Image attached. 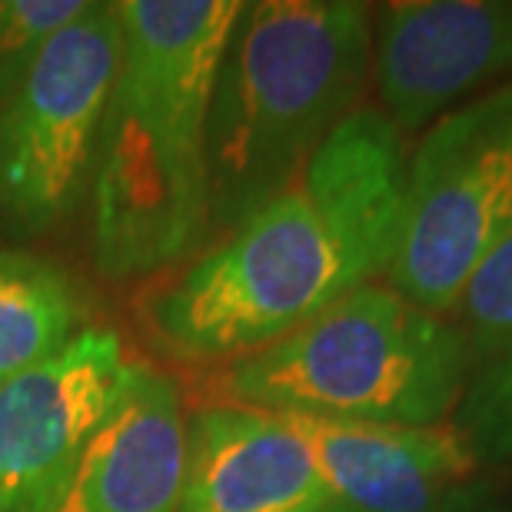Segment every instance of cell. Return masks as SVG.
<instances>
[{"mask_svg": "<svg viewBox=\"0 0 512 512\" xmlns=\"http://www.w3.org/2000/svg\"><path fill=\"white\" fill-rule=\"evenodd\" d=\"M87 10V0H0V104L27 77L50 37Z\"/></svg>", "mask_w": 512, "mask_h": 512, "instance_id": "cell-15", "label": "cell"}, {"mask_svg": "<svg viewBox=\"0 0 512 512\" xmlns=\"http://www.w3.org/2000/svg\"><path fill=\"white\" fill-rule=\"evenodd\" d=\"M330 489L306 439L283 416L240 403L187 416L177 512H323Z\"/></svg>", "mask_w": 512, "mask_h": 512, "instance_id": "cell-9", "label": "cell"}, {"mask_svg": "<svg viewBox=\"0 0 512 512\" xmlns=\"http://www.w3.org/2000/svg\"><path fill=\"white\" fill-rule=\"evenodd\" d=\"M240 0H124L120 67L90 177L97 270L183 263L210 237L207 124Z\"/></svg>", "mask_w": 512, "mask_h": 512, "instance_id": "cell-2", "label": "cell"}, {"mask_svg": "<svg viewBox=\"0 0 512 512\" xmlns=\"http://www.w3.org/2000/svg\"><path fill=\"white\" fill-rule=\"evenodd\" d=\"M473 373L449 316L366 283L283 340L227 363L223 403L363 426H443Z\"/></svg>", "mask_w": 512, "mask_h": 512, "instance_id": "cell-4", "label": "cell"}, {"mask_svg": "<svg viewBox=\"0 0 512 512\" xmlns=\"http://www.w3.org/2000/svg\"><path fill=\"white\" fill-rule=\"evenodd\" d=\"M120 67L117 4H87L0 104V220L47 233L90 193Z\"/></svg>", "mask_w": 512, "mask_h": 512, "instance_id": "cell-6", "label": "cell"}, {"mask_svg": "<svg viewBox=\"0 0 512 512\" xmlns=\"http://www.w3.org/2000/svg\"><path fill=\"white\" fill-rule=\"evenodd\" d=\"M187 409L177 380L133 366L110 416L37 512H177Z\"/></svg>", "mask_w": 512, "mask_h": 512, "instance_id": "cell-10", "label": "cell"}, {"mask_svg": "<svg viewBox=\"0 0 512 512\" xmlns=\"http://www.w3.org/2000/svg\"><path fill=\"white\" fill-rule=\"evenodd\" d=\"M67 276L27 253L0 250V380L50 360L77 336Z\"/></svg>", "mask_w": 512, "mask_h": 512, "instance_id": "cell-12", "label": "cell"}, {"mask_svg": "<svg viewBox=\"0 0 512 512\" xmlns=\"http://www.w3.org/2000/svg\"><path fill=\"white\" fill-rule=\"evenodd\" d=\"M306 439L343 512H443L483 466L473 449L443 426H363L283 416Z\"/></svg>", "mask_w": 512, "mask_h": 512, "instance_id": "cell-11", "label": "cell"}, {"mask_svg": "<svg viewBox=\"0 0 512 512\" xmlns=\"http://www.w3.org/2000/svg\"><path fill=\"white\" fill-rule=\"evenodd\" d=\"M380 110L416 133L479 90L512 84V0H399L373 30Z\"/></svg>", "mask_w": 512, "mask_h": 512, "instance_id": "cell-8", "label": "cell"}, {"mask_svg": "<svg viewBox=\"0 0 512 512\" xmlns=\"http://www.w3.org/2000/svg\"><path fill=\"white\" fill-rule=\"evenodd\" d=\"M473 356V366L493 360L512 346V237L476 266L459 300L449 310Z\"/></svg>", "mask_w": 512, "mask_h": 512, "instance_id": "cell-14", "label": "cell"}, {"mask_svg": "<svg viewBox=\"0 0 512 512\" xmlns=\"http://www.w3.org/2000/svg\"><path fill=\"white\" fill-rule=\"evenodd\" d=\"M409 153L380 107H360L270 203L140 300L177 360H237L386 276L406 227Z\"/></svg>", "mask_w": 512, "mask_h": 512, "instance_id": "cell-1", "label": "cell"}, {"mask_svg": "<svg viewBox=\"0 0 512 512\" xmlns=\"http://www.w3.org/2000/svg\"><path fill=\"white\" fill-rule=\"evenodd\" d=\"M449 423L473 449L479 466L512 469V346L473 366Z\"/></svg>", "mask_w": 512, "mask_h": 512, "instance_id": "cell-13", "label": "cell"}, {"mask_svg": "<svg viewBox=\"0 0 512 512\" xmlns=\"http://www.w3.org/2000/svg\"><path fill=\"white\" fill-rule=\"evenodd\" d=\"M133 366L114 330H80L50 360L0 380V512H37L57 493Z\"/></svg>", "mask_w": 512, "mask_h": 512, "instance_id": "cell-7", "label": "cell"}, {"mask_svg": "<svg viewBox=\"0 0 512 512\" xmlns=\"http://www.w3.org/2000/svg\"><path fill=\"white\" fill-rule=\"evenodd\" d=\"M512 237V84L449 110L409 153L406 227L389 286L449 316L476 266Z\"/></svg>", "mask_w": 512, "mask_h": 512, "instance_id": "cell-5", "label": "cell"}, {"mask_svg": "<svg viewBox=\"0 0 512 512\" xmlns=\"http://www.w3.org/2000/svg\"><path fill=\"white\" fill-rule=\"evenodd\" d=\"M373 14L356 0L243 4L210 100V230L220 237L283 193L360 110Z\"/></svg>", "mask_w": 512, "mask_h": 512, "instance_id": "cell-3", "label": "cell"}, {"mask_svg": "<svg viewBox=\"0 0 512 512\" xmlns=\"http://www.w3.org/2000/svg\"><path fill=\"white\" fill-rule=\"evenodd\" d=\"M323 512H343V509H336V506H333V503H330V506H326V509H323Z\"/></svg>", "mask_w": 512, "mask_h": 512, "instance_id": "cell-17", "label": "cell"}, {"mask_svg": "<svg viewBox=\"0 0 512 512\" xmlns=\"http://www.w3.org/2000/svg\"><path fill=\"white\" fill-rule=\"evenodd\" d=\"M443 512H512V503L493 479L476 476L466 489H459V493L449 499Z\"/></svg>", "mask_w": 512, "mask_h": 512, "instance_id": "cell-16", "label": "cell"}]
</instances>
